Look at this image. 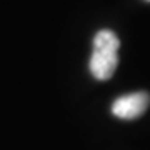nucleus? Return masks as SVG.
<instances>
[{"label":"nucleus","instance_id":"3","mask_svg":"<svg viewBox=\"0 0 150 150\" xmlns=\"http://www.w3.org/2000/svg\"><path fill=\"white\" fill-rule=\"evenodd\" d=\"M147 2H150V0H147Z\"/></svg>","mask_w":150,"mask_h":150},{"label":"nucleus","instance_id":"1","mask_svg":"<svg viewBox=\"0 0 150 150\" xmlns=\"http://www.w3.org/2000/svg\"><path fill=\"white\" fill-rule=\"evenodd\" d=\"M120 40L117 33L103 28L93 37V52L90 57V72L97 80H108L117 70Z\"/></svg>","mask_w":150,"mask_h":150},{"label":"nucleus","instance_id":"2","mask_svg":"<svg viewBox=\"0 0 150 150\" xmlns=\"http://www.w3.org/2000/svg\"><path fill=\"white\" fill-rule=\"evenodd\" d=\"M150 95L147 92H134L118 97L112 103V113L123 120H134L149 108Z\"/></svg>","mask_w":150,"mask_h":150}]
</instances>
